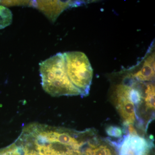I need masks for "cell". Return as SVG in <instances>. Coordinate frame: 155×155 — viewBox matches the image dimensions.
<instances>
[{
	"mask_svg": "<svg viewBox=\"0 0 155 155\" xmlns=\"http://www.w3.org/2000/svg\"><path fill=\"white\" fill-rule=\"evenodd\" d=\"M15 142L22 155H83L79 149L59 141L57 127L38 123L24 127Z\"/></svg>",
	"mask_w": 155,
	"mask_h": 155,
	"instance_id": "1",
	"label": "cell"
},
{
	"mask_svg": "<svg viewBox=\"0 0 155 155\" xmlns=\"http://www.w3.org/2000/svg\"><path fill=\"white\" fill-rule=\"evenodd\" d=\"M39 67L42 88L50 95H80V91L72 84L67 75L63 53H58L42 61Z\"/></svg>",
	"mask_w": 155,
	"mask_h": 155,
	"instance_id": "2",
	"label": "cell"
},
{
	"mask_svg": "<svg viewBox=\"0 0 155 155\" xmlns=\"http://www.w3.org/2000/svg\"><path fill=\"white\" fill-rule=\"evenodd\" d=\"M66 71L69 80L80 92L82 97L88 95L93 76V70L88 58L80 51L63 53Z\"/></svg>",
	"mask_w": 155,
	"mask_h": 155,
	"instance_id": "3",
	"label": "cell"
},
{
	"mask_svg": "<svg viewBox=\"0 0 155 155\" xmlns=\"http://www.w3.org/2000/svg\"><path fill=\"white\" fill-rule=\"evenodd\" d=\"M133 81V78L127 75L122 83L116 84L113 90L112 98L122 119L123 128L130 124L134 125L136 121L138 125L140 123L135 106L130 99Z\"/></svg>",
	"mask_w": 155,
	"mask_h": 155,
	"instance_id": "4",
	"label": "cell"
},
{
	"mask_svg": "<svg viewBox=\"0 0 155 155\" xmlns=\"http://www.w3.org/2000/svg\"><path fill=\"white\" fill-rule=\"evenodd\" d=\"M108 140L116 149L118 155H143L147 149L154 145L153 140L140 135L125 134L117 141Z\"/></svg>",
	"mask_w": 155,
	"mask_h": 155,
	"instance_id": "5",
	"label": "cell"
},
{
	"mask_svg": "<svg viewBox=\"0 0 155 155\" xmlns=\"http://www.w3.org/2000/svg\"><path fill=\"white\" fill-rule=\"evenodd\" d=\"M154 43H152L143 60L140 62L139 69L134 73H130L133 78L137 81L145 83L152 81L155 78Z\"/></svg>",
	"mask_w": 155,
	"mask_h": 155,
	"instance_id": "6",
	"label": "cell"
},
{
	"mask_svg": "<svg viewBox=\"0 0 155 155\" xmlns=\"http://www.w3.org/2000/svg\"><path fill=\"white\" fill-rule=\"evenodd\" d=\"M88 146L82 151L83 155H117L116 148L107 138L101 140L94 136L89 140Z\"/></svg>",
	"mask_w": 155,
	"mask_h": 155,
	"instance_id": "7",
	"label": "cell"
},
{
	"mask_svg": "<svg viewBox=\"0 0 155 155\" xmlns=\"http://www.w3.org/2000/svg\"><path fill=\"white\" fill-rule=\"evenodd\" d=\"M143 101L145 106L146 111H151L154 114L155 111V85L151 82L145 83Z\"/></svg>",
	"mask_w": 155,
	"mask_h": 155,
	"instance_id": "8",
	"label": "cell"
},
{
	"mask_svg": "<svg viewBox=\"0 0 155 155\" xmlns=\"http://www.w3.org/2000/svg\"><path fill=\"white\" fill-rule=\"evenodd\" d=\"M13 21V14L10 9L0 5V29L11 25Z\"/></svg>",
	"mask_w": 155,
	"mask_h": 155,
	"instance_id": "9",
	"label": "cell"
},
{
	"mask_svg": "<svg viewBox=\"0 0 155 155\" xmlns=\"http://www.w3.org/2000/svg\"><path fill=\"white\" fill-rule=\"evenodd\" d=\"M105 131L108 136L117 138L118 140L124 136V131L122 127L116 125H109L106 127Z\"/></svg>",
	"mask_w": 155,
	"mask_h": 155,
	"instance_id": "10",
	"label": "cell"
},
{
	"mask_svg": "<svg viewBox=\"0 0 155 155\" xmlns=\"http://www.w3.org/2000/svg\"><path fill=\"white\" fill-rule=\"evenodd\" d=\"M0 155H22V150L15 142L0 150Z\"/></svg>",
	"mask_w": 155,
	"mask_h": 155,
	"instance_id": "11",
	"label": "cell"
}]
</instances>
